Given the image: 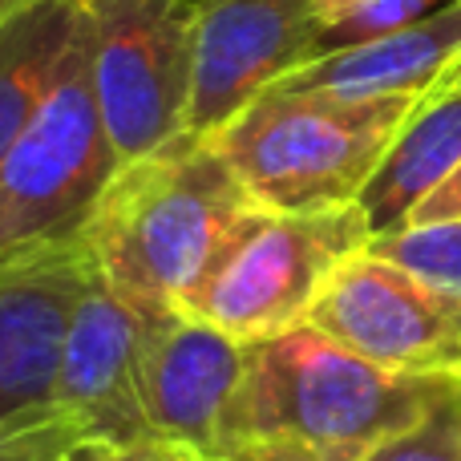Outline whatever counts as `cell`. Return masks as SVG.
<instances>
[{
	"label": "cell",
	"instance_id": "cell-11",
	"mask_svg": "<svg viewBox=\"0 0 461 461\" xmlns=\"http://www.w3.org/2000/svg\"><path fill=\"white\" fill-rule=\"evenodd\" d=\"M247 344L183 308L150 316L142 348V409L150 438L219 461Z\"/></svg>",
	"mask_w": 461,
	"mask_h": 461
},
{
	"label": "cell",
	"instance_id": "cell-20",
	"mask_svg": "<svg viewBox=\"0 0 461 461\" xmlns=\"http://www.w3.org/2000/svg\"><path fill=\"white\" fill-rule=\"evenodd\" d=\"M446 219H461V167L413 211V215H409L405 227H429V223H446Z\"/></svg>",
	"mask_w": 461,
	"mask_h": 461
},
{
	"label": "cell",
	"instance_id": "cell-21",
	"mask_svg": "<svg viewBox=\"0 0 461 461\" xmlns=\"http://www.w3.org/2000/svg\"><path fill=\"white\" fill-rule=\"evenodd\" d=\"M227 461H324V457L308 454V449H300V446H284V441H263V446L239 449V454H230Z\"/></svg>",
	"mask_w": 461,
	"mask_h": 461
},
{
	"label": "cell",
	"instance_id": "cell-10",
	"mask_svg": "<svg viewBox=\"0 0 461 461\" xmlns=\"http://www.w3.org/2000/svg\"><path fill=\"white\" fill-rule=\"evenodd\" d=\"M150 316L126 303L102 276H89L69 320L57 376L53 421L73 441L150 438L142 409V348Z\"/></svg>",
	"mask_w": 461,
	"mask_h": 461
},
{
	"label": "cell",
	"instance_id": "cell-16",
	"mask_svg": "<svg viewBox=\"0 0 461 461\" xmlns=\"http://www.w3.org/2000/svg\"><path fill=\"white\" fill-rule=\"evenodd\" d=\"M368 251L405 267L409 276L425 279V284L441 287V292L461 295V219L376 235Z\"/></svg>",
	"mask_w": 461,
	"mask_h": 461
},
{
	"label": "cell",
	"instance_id": "cell-22",
	"mask_svg": "<svg viewBox=\"0 0 461 461\" xmlns=\"http://www.w3.org/2000/svg\"><path fill=\"white\" fill-rule=\"evenodd\" d=\"M21 5H29V0H0V24H5L8 16H13L16 8H21Z\"/></svg>",
	"mask_w": 461,
	"mask_h": 461
},
{
	"label": "cell",
	"instance_id": "cell-19",
	"mask_svg": "<svg viewBox=\"0 0 461 461\" xmlns=\"http://www.w3.org/2000/svg\"><path fill=\"white\" fill-rule=\"evenodd\" d=\"M69 433L57 421L21 433H0V461H69Z\"/></svg>",
	"mask_w": 461,
	"mask_h": 461
},
{
	"label": "cell",
	"instance_id": "cell-12",
	"mask_svg": "<svg viewBox=\"0 0 461 461\" xmlns=\"http://www.w3.org/2000/svg\"><path fill=\"white\" fill-rule=\"evenodd\" d=\"M461 65V0L389 37L336 49L303 69L287 73L279 86L287 94L332 97H421L441 89Z\"/></svg>",
	"mask_w": 461,
	"mask_h": 461
},
{
	"label": "cell",
	"instance_id": "cell-9",
	"mask_svg": "<svg viewBox=\"0 0 461 461\" xmlns=\"http://www.w3.org/2000/svg\"><path fill=\"white\" fill-rule=\"evenodd\" d=\"M89 276L81 239L0 255V433L53 421L65 336Z\"/></svg>",
	"mask_w": 461,
	"mask_h": 461
},
{
	"label": "cell",
	"instance_id": "cell-3",
	"mask_svg": "<svg viewBox=\"0 0 461 461\" xmlns=\"http://www.w3.org/2000/svg\"><path fill=\"white\" fill-rule=\"evenodd\" d=\"M421 97L267 89L207 142L223 154L255 207L276 215H316L360 199Z\"/></svg>",
	"mask_w": 461,
	"mask_h": 461
},
{
	"label": "cell",
	"instance_id": "cell-7",
	"mask_svg": "<svg viewBox=\"0 0 461 461\" xmlns=\"http://www.w3.org/2000/svg\"><path fill=\"white\" fill-rule=\"evenodd\" d=\"M303 324L389 373L461 381V295L368 247L336 263Z\"/></svg>",
	"mask_w": 461,
	"mask_h": 461
},
{
	"label": "cell",
	"instance_id": "cell-15",
	"mask_svg": "<svg viewBox=\"0 0 461 461\" xmlns=\"http://www.w3.org/2000/svg\"><path fill=\"white\" fill-rule=\"evenodd\" d=\"M312 5H316L320 45L324 53H336V49H352L409 29V24L449 8L454 0H312Z\"/></svg>",
	"mask_w": 461,
	"mask_h": 461
},
{
	"label": "cell",
	"instance_id": "cell-8",
	"mask_svg": "<svg viewBox=\"0 0 461 461\" xmlns=\"http://www.w3.org/2000/svg\"><path fill=\"white\" fill-rule=\"evenodd\" d=\"M324 53L312 0H194L186 134L211 138L259 94Z\"/></svg>",
	"mask_w": 461,
	"mask_h": 461
},
{
	"label": "cell",
	"instance_id": "cell-14",
	"mask_svg": "<svg viewBox=\"0 0 461 461\" xmlns=\"http://www.w3.org/2000/svg\"><path fill=\"white\" fill-rule=\"evenodd\" d=\"M77 24V0H29L0 24V162L41 110Z\"/></svg>",
	"mask_w": 461,
	"mask_h": 461
},
{
	"label": "cell",
	"instance_id": "cell-6",
	"mask_svg": "<svg viewBox=\"0 0 461 461\" xmlns=\"http://www.w3.org/2000/svg\"><path fill=\"white\" fill-rule=\"evenodd\" d=\"M77 8L118 167L186 134L194 0H77Z\"/></svg>",
	"mask_w": 461,
	"mask_h": 461
},
{
	"label": "cell",
	"instance_id": "cell-23",
	"mask_svg": "<svg viewBox=\"0 0 461 461\" xmlns=\"http://www.w3.org/2000/svg\"><path fill=\"white\" fill-rule=\"evenodd\" d=\"M441 89H461V65H457L454 73H449V81H446V86H441Z\"/></svg>",
	"mask_w": 461,
	"mask_h": 461
},
{
	"label": "cell",
	"instance_id": "cell-2",
	"mask_svg": "<svg viewBox=\"0 0 461 461\" xmlns=\"http://www.w3.org/2000/svg\"><path fill=\"white\" fill-rule=\"evenodd\" d=\"M247 211L255 203L223 154L207 138L178 134L113 170L81 243L122 300L158 316L183 303Z\"/></svg>",
	"mask_w": 461,
	"mask_h": 461
},
{
	"label": "cell",
	"instance_id": "cell-17",
	"mask_svg": "<svg viewBox=\"0 0 461 461\" xmlns=\"http://www.w3.org/2000/svg\"><path fill=\"white\" fill-rule=\"evenodd\" d=\"M365 461H461V381H454L417 429L393 438Z\"/></svg>",
	"mask_w": 461,
	"mask_h": 461
},
{
	"label": "cell",
	"instance_id": "cell-4",
	"mask_svg": "<svg viewBox=\"0 0 461 461\" xmlns=\"http://www.w3.org/2000/svg\"><path fill=\"white\" fill-rule=\"evenodd\" d=\"M368 243L373 230L357 203L316 215H276L255 207L239 219L178 308L239 344L271 340L300 328L336 263Z\"/></svg>",
	"mask_w": 461,
	"mask_h": 461
},
{
	"label": "cell",
	"instance_id": "cell-1",
	"mask_svg": "<svg viewBox=\"0 0 461 461\" xmlns=\"http://www.w3.org/2000/svg\"><path fill=\"white\" fill-rule=\"evenodd\" d=\"M449 384L441 376L389 373L300 324L247 344L219 461L263 441L300 446L324 461H365L417 429Z\"/></svg>",
	"mask_w": 461,
	"mask_h": 461
},
{
	"label": "cell",
	"instance_id": "cell-5",
	"mask_svg": "<svg viewBox=\"0 0 461 461\" xmlns=\"http://www.w3.org/2000/svg\"><path fill=\"white\" fill-rule=\"evenodd\" d=\"M113 170L118 154L77 24L41 110L0 162V255L81 239Z\"/></svg>",
	"mask_w": 461,
	"mask_h": 461
},
{
	"label": "cell",
	"instance_id": "cell-13",
	"mask_svg": "<svg viewBox=\"0 0 461 461\" xmlns=\"http://www.w3.org/2000/svg\"><path fill=\"white\" fill-rule=\"evenodd\" d=\"M461 167V89H429L360 191L368 230L393 235Z\"/></svg>",
	"mask_w": 461,
	"mask_h": 461
},
{
	"label": "cell",
	"instance_id": "cell-18",
	"mask_svg": "<svg viewBox=\"0 0 461 461\" xmlns=\"http://www.w3.org/2000/svg\"><path fill=\"white\" fill-rule=\"evenodd\" d=\"M69 461H207L183 446H170L162 438H138V441H69Z\"/></svg>",
	"mask_w": 461,
	"mask_h": 461
}]
</instances>
